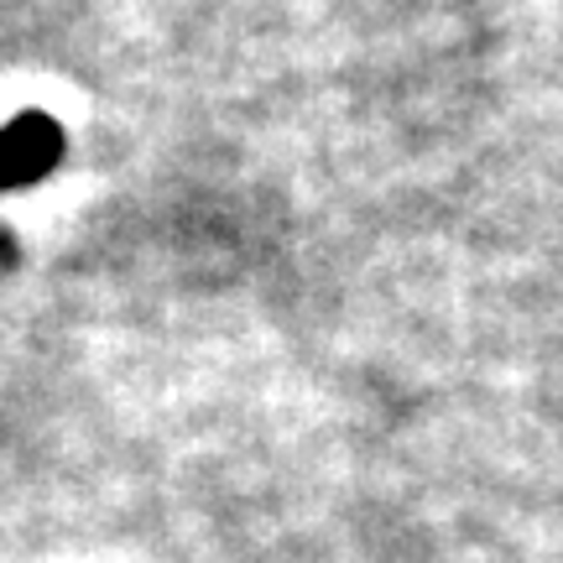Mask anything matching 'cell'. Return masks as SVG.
Here are the masks:
<instances>
[{"mask_svg":"<svg viewBox=\"0 0 563 563\" xmlns=\"http://www.w3.org/2000/svg\"><path fill=\"white\" fill-rule=\"evenodd\" d=\"M58 125L42 121V115H21L0 131V188H16L26 178H42L53 162H58Z\"/></svg>","mask_w":563,"mask_h":563,"instance_id":"1","label":"cell"}]
</instances>
